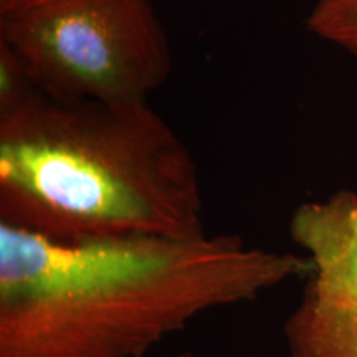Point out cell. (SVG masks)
Here are the masks:
<instances>
[{"instance_id":"obj_1","label":"cell","mask_w":357,"mask_h":357,"mask_svg":"<svg viewBox=\"0 0 357 357\" xmlns=\"http://www.w3.org/2000/svg\"><path fill=\"white\" fill-rule=\"evenodd\" d=\"M312 273L230 234L60 242L0 223V357H144L204 312Z\"/></svg>"},{"instance_id":"obj_2","label":"cell","mask_w":357,"mask_h":357,"mask_svg":"<svg viewBox=\"0 0 357 357\" xmlns=\"http://www.w3.org/2000/svg\"><path fill=\"white\" fill-rule=\"evenodd\" d=\"M199 167L147 101L0 105V223L60 240L204 235Z\"/></svg>"},{"instance_id":"obj_3","label":"cell","mask_w":357,"mask_h":357,"mask_svg":"<svg viewBox=\"0 0 357 357\" xmlns=\"http://www.w3.org/2000/svg\"><path fill=\"white\" fill-rule=\"evenodd\" d=\"M0 48L58 100L147 101L172 71L153 0H55L0 22Z\"/></svg>"},{"instance_id":"obj_4","label":"cell","mask_w":357,"mask_h":357,"mask_svg":"<svg viewBox=\"0 0 357 357\" xmlns=\"http://www.w3.org/2000/svg\"><path fill=\"white\" fill-rule=\"evenodd\" d=\"M289 235L314 265L306 296L324 310L357 314L356 192L301 204L289 220Z\"/></svg>"},{"instance_id":"obj_5","label":"cell","mask_w":357,"mask_h":357,"mask_svg":"<svg viewBox=\"0 0 357 357\" xmlns=\"http://www.w3.org/2000/svg\"><path fill=\"white\" fill-rule=\"evenodd\" d=\"M289 357H357V314L324 310L310 296L284 323Z\"/></svg>"},{"instance_id":"obj_6","label":"cell","mask_w":357,"mask_h":357,"mask_svg":"<svg viewBox=\"0 0 357 357\" xmlns=\"http://www.w3.org/2000/svg\"><path fill=\"white\" fill-rule=\"evenodd\" d=\"M307 30L357 60V0H318L306 20Z\"/></svg>"},{"instance_id":"obj_7","label":"cell","mask_w":357,"mask_h":357,"mask_svg":"<svg viewBox=\"0 0 357 357\" xmlns=\"http://www.w3.org/2000/svg\"><path fill=\"white\" fill-rule=\"evenodd\" d=\"M55 0H0V22L17 19Z\"/></svg>"},{"instance_id":"obj_8","label":"cell","mask_w":357,"mask_h":357,"mask_svg":"<svg viewBox=\"0 0 357 357\" xmlns=\"http://www.w3.org/2000/svg\"><path fill=\"white\" fill-rule=\"evenodd\" d=\"M181 357H194V356H192V354H190V352H185V354H182Z\"/></svg>"}]
</instances>
